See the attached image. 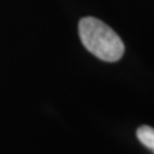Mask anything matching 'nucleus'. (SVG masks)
<instances>
[{
	"label": "nucleus",
	"instance_id": "obj_2",
	"mask_svg": "<svg viewBox=\"0 0 154 154\" xmlns=\"http://www.w3.org/2000/svg\"><path fill=\"white\" fill-rule=\"evenodd\" d=\"M137 139L143 145L154 152V128L150 126H140L136 130Z\"/></svg>",
	"mask_w": 154,
	"mask_h": 154
},
{
	"label": "nucleus",
	"instance_id": "obj_1",
	"mask_svg": "<svg viewBox=\"0 0 154 154\" xmlns=\"http://www.w3.org/2000/svg\"><path fill=\"white\" fill-rule=\"evenodd\" d=\"M79 35L86 49L104 62H117L125 53L121 37L108 25L95 17L80 19Z\"/></svg>",
	"mask_w": 154,
	"mask_h": 154
}]
</instances>
